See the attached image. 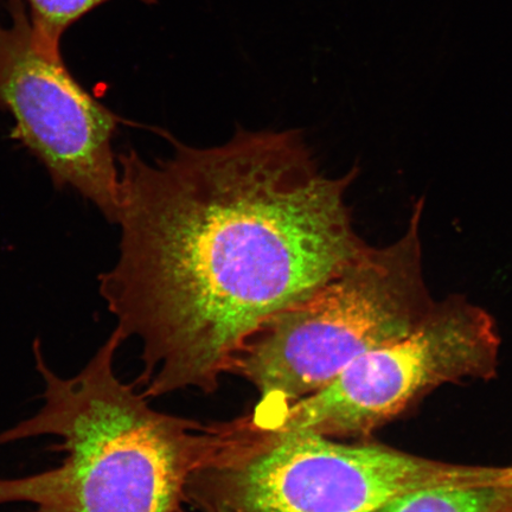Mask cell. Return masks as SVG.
Here are the masks:
<instances>
[{"mask_svg":"<svg viewBox=\"0 0 512 512\" xmlns=\"http://www.w3.org/2000/svg\"><path fill=\"white\" fill-rule=\"evenodd\" d=\"M169 140L153 163L119 153V258L99 277L114 330L143 343L145 398L214 392L262 326L368 247L345 203L358 170L326 176L302 133Z\"/></svg>","mask_w":512,"mask_h":512,"instance_id":"6da1fadb","label":"cell"},{"mask_svg":"<svg viewBox=\"0 0 512 512\" xmlns=\"http://www.w3.org/2000/svg\"><path fill=\"white\" fill-rule=\"evenodd\" d=\"M124 339L113 331L78 375L63 379L34 342L44 383L40 412L0 433V445L55 435L62 463L21 478H0V505L31 512H182L190 479L226 464L247 435L245 421L204 427L159 413L118 379Z\"/></svg>","mask_w":512,"mask_h":512,"instance_id":"7a4b0ae2","label":"cell"},{"mask_svg":"<svg viewBox=\"0 0 512 512\" xmlns=\"http://www.w3.org/2000/svg\"><path fill=\"white\" fill-rule=\"evenodd\" d=\"M415 203L405 235L367 247L310 297L281 311L249 339L233 370L260 394L254 425L267 431L288 407L328 386L356 358L407 337L435 303L422 278Z\"/></svg>","mask_w":512,"mask_h":512,"instance_id":"3957f363","label":"cell"},{"mask_svg":"<svg viewBox=\"0 0 512 512\" xmlns=\"http://www.w3.org/2000/svg\"><path fill=\"white\" fill-rule=\"evenodd\" d=\"M213 471L217 507L229 512H375L413 490L512 478V467L437 463L306 431H262L248 450Z\"/></svg>","mask_w":512,"mask_h":512,"instance_id":"277c9868","label":"cell"},{"mask_svg":"<svg viewBox=\"0 0 512 512\" xmlns=\"http://www.w3.org/2000/svg\"><path fill=\"white\" fill-rule=\"evenodd\" d=\"M498 344L488 313L451 297L407 337L356 358L328 386L288 407L267 432L366 437L427 390L490 377Z\"/></svg>","mask_w":512,"mask_h":512,"instance_id":"5b68a950","label":"cell"},{"mask_svg":"<svg viewBox=\"0 0 512 512\" xmlns=\"http://www.w3.org/2000/svg\"><path fill=\"white\" fill-rule=\"evenodd\" d=\"M0 24V112L14 119L11 138L47 170L57 190L78 192L115 223L120 175L113 140L124 119L82 87L61 51L38 41L24 0H11Z\"/></svg>","mask_w":512,"mask_h":512,"instance_id":"8992f818","label":"cell"},{"mask_svg":"<svg viewBox=\"0 0 512 512\" xmlns=\"http://www.w3.org/2000/svg\"><path fill=\"white\" fill-rule=\"evenodd\" d=\"M375 512H512V478L413 490Z\"/></svg>","mask_w":512,"mask_h":512,"instance_id":"52a82bcc","label":"cell"},{"mask_svg":"<svg viewBox=\"0 0 512 512\" xmlns=\"http://www.w3.org/2000/svg\"><path fill=\"white\" fill-rule=\"evenodd\" d=\"M108 0H27L35 34L44 47L60 51L64 31ZM155 5L158 0H140Z\"/></svg>","mask_w":512,"mask_h":512,"instance_id":"ba28073f","label":"cell"},{"mask_svg":"<svg viewBox=\"0 0 512 512\" xmlns=\"http://www.w3.org/2000/svg\"><path fill=\"white\" fill-rule=\"evenodd\" d=\"M211 512H229L228 510L226 509H222L220 507H216L215 510L211 511Z\"/></svg>","mask_w":512,"mask_h":512,"instance_id":"9c48e42d","label":"cell"}]
</instances>
